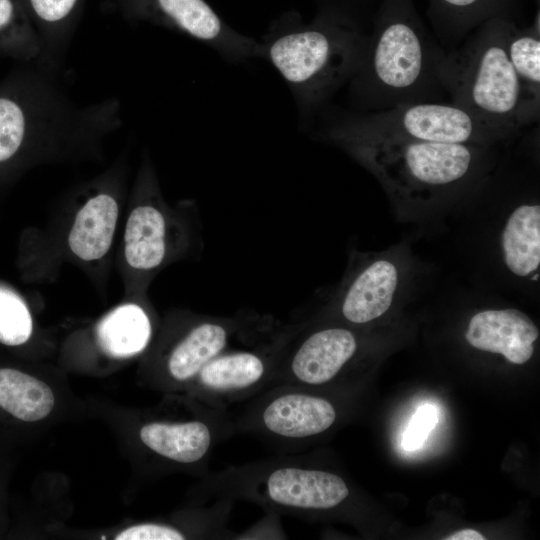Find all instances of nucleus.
<instances>
[{"instance_id":"20e7f679","label":"nucleus","mask_w":540,"mask_h":540,"mask_svg":"<svg viewBox=\"0 0 540 540\" xmlns=\"http://www.w3.org/2000/svg\"><path fill=\"white\" fill-rule=\"evenodd\" d=\"M370 169L396 198L430 202L459 192L482 176L488 149L386 137L327 134Z\"/></svg>"},{"instance_id":"ddd939ff","label":"nucleus","mask_w":540,"mask_h":540,"mask_svg":"<svg viewBox=\"0 0 540 540\" xmlns=\"http://www.w3.org/2000/svg\"><path fill=\"white\" fill-rule=\"evenodd\" d=\"M41 43L38 63L58 71L81 19L86 0H18Z\"/></svg>"},{"instance_id":"9b49d317","label":"nucleus","mask_w":540,"mask_h":540,"mask_svg":"<svg viewBox=\"0 0 540 540\" xmlns=\"http://www.w3.org/2000/svg\"><path fill=\"white\" fill-rule=\"evenodd\" d=\"M538 337L539 330L530 317L513 308L479 311L470 318L465 332L473 348L501 354L516 365L532 358Z\"/></svg>"},{"instance_id":"9d476101","label":"nucleus","mask_w":540,"mask_h":540,"mask_svg":"<svg viewBox=\"0 0 540 540\" xmlns=\"http://www.w3.org/2000/svg\"><path fill=\"white\" fill-rule=\"evenodd\" d=\"M291 329L284 326L271 339L232 348L208 362L191 381L204 404L225 409L270 387Z\"/></svg>"},{"instance_id":"4be33fe9","label":"nucleus","mask_w":540,"mask_h":540,"mask_svg":"<svg viewBox=\"0 0 540 540\" xmlns=\"http://www.w3.org/2000/svg\"><path fill=\"white\" fill-rule=\"evenodd\" d=\"M32 333V318L23 300L9 289L0 287V342L17 346Z\"/></svg>"},{"instance_id":"0eeeda50","label":"nucleus","mask_w":540,"mask_h":540,"mask_svg":"<svg viewBox=\"0 0 540 540\" xmlns=\"http://www.w3.org/2000/svg\"><path fill=\"white\" fill-rule=\"evenodd\" d=\"M519 130L495 124L453 103L417 102L344 116L326 134L492 146Z\"/></svg>"},{"instance_id":"5701e85b","label":"nucleus","mask_w":540,"mask_h":540,"mask_svg":"<svg viewBox=\"0 0 540 540\" xmlns=\"http://www.w3.org/2000/svg\"><path fill=\"white\" fill-rule=\"evenodd\" d=\"M185 535L172 526L145 523L129 527L115 536L116 540H183Z\"/></svg>"},{"instance_id":"f8f14e48","label":"nucleus","mask_w":540,"mask_h":540,"mask_svg":"<svg viewBox=\"0 0 540 540\" xmlns=\"http://www.w3.org/2000/svg\"><path fill=\"white\" fill-rule=\"evenodd\" d=\"M400 282V272L389 259H376L359 269L342 288L338 309L344 321L364 325L384 315L391 307Z\"/></svg>"},{"instance_id":"39448f33","label":"nucleus","mask_w":540,"mask_h":540,"mask_svg":"<svg viewBox=\"0 0 540 540\" xmlns=\"http://www.w3.org/2000/svg\"><path fill=\"white\" fill-rule=\"evenodd\" d=\"M508 23L502 17L483 22L464 43L445 51L437 77L451 103L520 131L532 121L507 54Z\"/></svg>"},{"instance_id":"2eb2a0df","label":"nucleus","mask_w":540,"mask_h":540,"mask_svg":"<svg viewBox=\"0 0 540 540\" xmlns=\"http://www.w3.org/2000/svg\"><path fill=\"white\" fill-rule=\"evenodd\" d=\"M118 216L115 198L95 194L78 211L68 236L71 251L85 261L98 260L109 250Z\"/></svg>"},{"instance_id":"412c9836","label":"nucleus","mask_w":540,"mask_h":540,"mask_svg":"<svg viewBox=\"0 0 540 540\" xmlns=\"http://www.w3.org/2000/svg\"><path fill=\"white\" fill-rule=\"evenodd\" d=\"M445 15L441 32L444 45L451 47V42L460 40L471 28L484 19L497 17L495 10L498 0H434Z\"/></svg>"},{"instance_id":"f257e3e1","label":"nucleus","mask_w":540,"mask_h":540,"mask_svg":"<svg viewBox=\"0 0 540 540\" xmlns=\"http://www.w3.org/2000/svg\"><path fill=\"white\" fill-rule=\"evenodd\" d=\"M40 63L21 64L0 82V166L32 146L93 141L122 126L116 97L81 105Z\"/></svg>"},{"instance_id":"6ab92c4d","label":"nucleus","mask_w":540,"mask_h":540,"mask_svg":"<svg viewBox=\"0 0 540 540\" xmlns=\"http://www.w3.org/2000/svg\"><path fill=\"white\" fill-rule=\"evenodd\" d=\"M54 395L37 378L12 368L0 369V407L17 419L35 422L53 409Z\"/></svg>"},{"instance_id":"f03ea898","label":"nucleus","mask_w":540,"mask_h":540,"mask_svg":"<svg viewBox=\"0 0 540 540\" xmlns=\"http://www.w3.org/2000/svg\"><path fill=\"white\" fill-rule=\"evenodd\" d=\"M445 50L423 28L408 0H385L359 68L349 81L350 96L362 112L440 101L445 92L437 66Z\"/></svg>"},{"instance_id":"dca6fc26","label":"nucleus","mask_w":540,"mask_h":540,"mask_svg":"<svg viewBox=\"0 0 540 540\" xmlns=\"http://www.w3.org/2000/svg\"><path fill=\"white\" fill-rule=\"evenodd\" d=\"M124 238L126 261L132 268L146 271L158 268L168 251L163 211L150 203L135 207L128 217Z\"/></svg>"},{"instance_id":"a211bd4d","label":"nucleus","mask_w":540,"mask_h":540,"mask_svg":"<svg viewBox=\"0 0 540 540\" xmlns=\"http://www.w3.org/2000/svg\"><path fill=\"white\" fill-rule=\"evenodd\" d=\"M507 54L520 82L524 104L532 122L538 120L540 103L539 20L530 28L519 29L509 21Z\"/></svg>"},{"instance_id":"f3484780","label":"nucleus","mask_w":540,"mask_h":540,"mask_svg":"<svg viewBox=\"0 0 540 540\" xmlns=\"http://www.w3.org/2000/svg\"><path fill=\"white\" fill-rule=\"evenodd\" d=\"M151 337V322L137 304H125L106 315L97 327L100 347L115 358H127L143 351Z\"/></svg>"},{"instance_id":"4468645a","label":"nucleus","mask_w":540,"mask_h":540,"mask_svg":"<svg viewBox=\"0 0 540 540\" xmlns=\"http://www.w3.org/2000/svg\"><path fill=\"white\" fill-rule=\"evenodd\" d=\"M506 268L520 278L530 277L540 266V206L522 203L507 217L500 234Z\"/></svg>"},{"instance_id":"7ed1b4c3","label":"nucleus","mask_w":540,"mask_h":540,"mask_svg":"<svg viewBox=\"0 0 540 540\" xmlns=\"http://www.w3.org/2000/svg\"><path fill=\"white\" fill-rule=\"evenodd\" d=\"M367 38L352 21L335 14L310 24L284 19L259 42V57L275 67L299 109L309 113L352 79Z\"/></svg>"},{"instance_id":"6e6552de","label":"nucleus","mask_w":540,"mask_h":540,"mask_svg":"<svg viewBox=\"0 0 540 540\" xmlns=\"http://www.w3.org/2000/svg\"><path fill=\"white\" fill-rule=\"evenodd\" d=\"M248 400L233 418L236 431L284 449L294 450L297 444L321 435L337 419L334 404L304 386L273 385Z\"/></svg>"},{"instance_id":"1a4fd4ad","label":"nucleus","mask_w":540,"mask_h":540,"mask_svg":"<svg viewBox=\"0 0 540 540\" xmlns=\"http://www.w3.org/2000/svg\"><path fill=\"white\" fill-rule=\"evenodd\" d=\"M103 6L130 23L147 22L193 38L232 62L259 57V42L226 24L206 0H106Z\"/></svg>"},{"instance_id":"b1692460","label":"nucleus","mask_w":540,"mask_h":540,"mask_svg":"<svg viewBox=\"0 0 540 540\" xmlns=\"http://www.w3.org/2000/svg\"><path fill=\"white\" fill-rule=\"evenodd\" d=\"M435 422L436 414L433 407H420L404 434L403 446L405 449L413 450L419 447L429 431L434 427Z\"/></svg>"},{"instance_id":"aec40b11","label":"nucleus","mask_w":540,"mask_h":540,"mask_svg":"<svg viewBox=\"0 0 540 540\" xmlns=\"http://www.w3.org/2000/svg\"><path fill=\"white\" fill-rule=\"evenodd\" d=\"M39 37L18 0H0V55L30 64L39 62Z\"/></svg>"},{"instance_id":"423d86ee","label":"nucleus","mask_w":540,"mask_h":540,"mask_svg":"<svg viewBox=\"0 0 540 540\" xmlns=\"http://www.w3.org/2000/svg\"><path fill=\"white\" fill-rule=\"evenodd\" d=\"M207 489L216 500L241 499L292 516L335 509L350 496L341 476L313 468L296 456L228 467L212 475Z\"/></svg>"},{"instance_id":"393cba45","label":"nucleus","mask_w":540,"mask_h":540,"mask_svg":"<svg viewBox=\"0 0 540 540\" xmlns=\"http://www.w3.org/2000/svg\"><path fill=\"white\" fill-rule=\"evenodd\" d=\"M445 540H484L485 537L478 531L472 528H466L456 531L447 537Z\"/></svg>"}]
</instances>
